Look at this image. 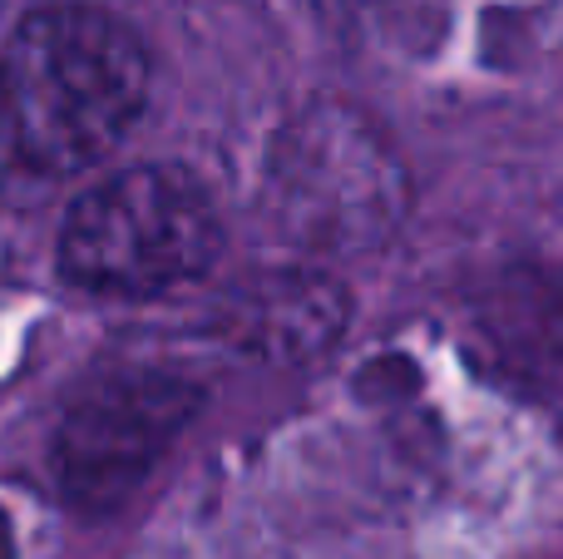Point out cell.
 I'll return each instance as SVG.
<instances>
[{"instance_id": "2", "label": "cell", "mask_w": 563, "mask_h": 559, "mask_svg": "<svg viewBox=\"0 0 563 559\" xmlns=\"http://www.w3.org/2000/svg\"><path fill=\"white\" fill-rule=\"evenodd\" d=\"M223 223L188 168L144 164L109 174L65 218L59 267L79 287L114 297H158L213 267Z\"/></svg>"}, {"instance_id": "5", "label": "cell", "mask_w": 563, "mask_h": 559, "mask_svg": "<svg viewBox=\"0 0 563 559\" xmlns=\"http://www.w3.org/2000/svg\"><path fill=\"white\" fill-rule=\"evenodd\" d=\"M0 559H15V525L5 511H0Z\"/></svg>"}, {"instance_id": "3", "label": "cell", "mask_w": 563, "mask_h": 559, "mask_svg": "<svg viewBox=\"0 0 563 559\" xmlns=\"http://www.w3.org/2000/svg\"><path fill=\"white\" fill-rule=\"evenodd\" d=\"M198 392L164 372H119L69 402L55 431V475L69 505L119 511L194 416Z\"/></svg>"}, {"instance_id": "1", "label": "cell", "mask_w": 563, "mask_h": 559, "mask_svg": "<svg viewBox=\"0 0 563 559\" xmlns=\"http://www.w3.org/2000/svg\"><path fill=\"white\" fill-rule=\"evenodd\" d=\"M148 99V50L99 6H40L0 50V139L35 174L89 168L134 129Z\"/></svg>"}, {"instance_id": "4", "label": "cell", "mask_w": 563, "mask_h": 559, "mask_svg": "<svg viewBox=\"0 0 563 559\" xmlns=\"http://www.w3.org/2000/svg\"><path fill=\"white\" fill-rule=\"evenodd\" d=\"M346 322V297L327 283V277H263L238 297L233 337L243 347L273 357H307L321 352L327 342L341 337Z\"/></svg>"}]
</instances>
